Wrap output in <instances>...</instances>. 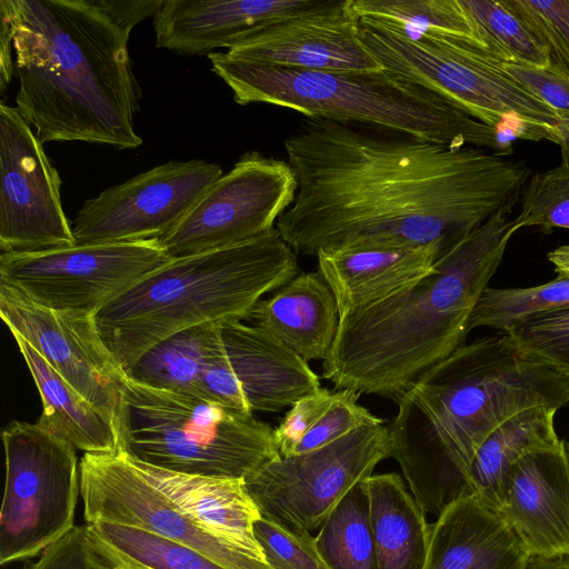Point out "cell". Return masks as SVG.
Here are the masks:
<instances>
[{"label":"cell","instance_id":"6da1fadb","mask_svg":"<svg viewBox=\"0 0 569 569\" xmlns=\"http://www.w3.org/2000/svg\"><path fill=\"white\" fill-rule=\"evenodd\" d=\"M284 149L298 189L276 229L307 256L433 242L445 252L515 204L530 176L482 148L325 118L302 120Z\"/></svg>","mask_w":569,"mask_h":569},{"label":"cell","instance_id":"7a4b0ae2","mask_svg":"<svg viewBox=\"0 0 569 569\" xmlns=\"http://www.w3.org/2000/svg\"><path fill=\"white\" fill-rule=\"evenodd\" d=\"M391 457L423 512L472 496L469 471L487 437L527 409L569 403V378L523 360L506 335L465 343L397 400Z\"/></svg>","mask_w":569,"mask_h":569},{"label":"cell","instance_id":"3957f363","mask_svg":"<svg viewBox=\"0 0 569 569\" xmlns=\"http://www.w3.org/2000/svg\"><path fill=\"white\" fill-rule=\"evenodd\" d=\"M0 14L12 34L16 109L42 143L142 144L130 32L97 0H0Z\"/></svg>","mask_w":569,"mask_h":569},{"label":"cell","instance_id":"277c9868","mask_svg":"<svg viewBox=\"0 0 569 569\" xmlns=\"http://www.w3.org/2000/svg\"><path fill=\"white\" fill-rule=\"evenodd\" d=\"M512 207L501 208L447 249L416 283L340 318L322 378L336 390L396 401L463 346L471 313L519 230L508 218Z\"/></svg>","mask_w":569,"mask_h":569},{"label":"cell","instance_id":"5b68a950","mask_svg":"<svg viewBox=\"0 0 569 569\" xmlns=\"http://www.w3.org/2000/svg\"><path fill=\"white\" fill-rule=\"evenodd\" d=\"M298 274L297 253L274 229L238 244L171 259L94 318L127 373L147 350L177 332L248 319L264 295Z\"/></svg>","mask_w":569,"mask_h":569},{"label":"cell","instance_id":"8992f818","mask_svg":"<svg viewBox=\"0 0 569 569\" xmlns=\"http://www.w3.org/2000/svg\"><path fill=\"white\" fill-rule=\"evenodd\" d=\"M211 71L238 104L269 103L306 118L366 124L453 148L512 153L510 140L429 89L385 69L323 71L281 67L210 52Z\"/></svg>","mask_w":569,"mask_h":569},{"label":"cell","instance_id":"52a82bcc","mask_svg":"<svg viewBox=\"0 0 569 569\" xmlns=\"http://www.w3.org/2000/svg\"><path fill=\"white\" fill-rule=\"evenodd\" d=\"M120 437L140 462L209 478L244 479L280 457L274 429L253 416L128 377Z\"/></svg>","mask_w":569,"mask_h":569},{"label":"cell","instance_id":"ba28073f","mask_svg":"<svg viewBox=\"0 0 569 569\" xmlns=\"http://www.w3.org/2000/svg\"><path fill=\"white\" fill-rule=\"evenodd\" d=\"M360 39L382 69L420 84L507 138L558 143L560 119L486 51L436 36L407 37L358 20Z\"/></svg>","mask_w":569,"mask_h":569},{"label":"cell","instance_id":"9c48e42d","mask_svg":"<svg viewBox=\"0 0 569 569\" xmlns=\"http://www.w3.org/2000/svg\"><path fill=\"white\" fill-rule=\"evenodd\" d=\"M6 482L0 513V563L41 553L74 527L81 497L76 448L39 420L2 431Z\"/></svg>","mask_w":569,"mask_h":569},{"label":"cell","instance_id":"30bf717a","mask_svg":"<svg viewBox=\"0 0 569 569\" xmlns=\"http://www.w3.org/2000/svg\"><path fill=\"white\" fill-rule=\"evenodd\" d=\"M391 450L389 428L367 425L321 448L268 461L244 486L261 517L312 531Z\"/></svg>","mask_w":569,"mask_h":569},{"label":"cell","instance_id":"8fae6325","mask_svg":"<svg viewBox=\"0 0 569 569\" xmlns=\"http://www.w3.org/2000/svg\"><path fill=\"white\" fill-rule=\"evenodd\" d=\"M170 260L158 239L1 252L0 284L51 310L96 316Z\"/></svg>","mask_w":569,"mask_h":569},{"label":"cell","instance_id":"7c38bea8","mask_svg":"<svg viewBox=\"0 0 569 569\" xmlns=\"http://www.w3.org/2000/svg\"><path fill=\"white\" fill-rule=\"evenodd\" d=\"M297 189L288 161L247 152L158 241L170 259H179L268 234Z\"/></svg>","mask_w":569,"mask_h":569},{"label":"cell","instance_id":"4fadbf2b","mask_svg":"<svg viewBox=\"0 0 569 569\" xmlns=\"http://www.w3.org/2000/svg\"><path fill=\"white\" fill-rule=\"evenodd\" d=\"M223 171L204 160L170 161L87 200L72 223L77 244L159 239Z\"/></svg>","mask_w":569,"mask_h":569},{"label":"cell","instance_id":"5bb4252c","mask_svg":"<svg viewBox=\"0 0 569 569\" xmlns=\"http://www.w3.org/2000/svg\"><path fill=\"white\" fill-rule=\"evenodd\" d=\"M80 478L86 522L103 520L141 528L200 551L228 569H273L266 560L206 532L182 515L122 449L83 453Z\"/></svg>","mask_w":569,"mask_h":569},{"label":"cell","instance_id":"9a60e30c","mask_svg":"<svg viewBox=\"0 0 569 569\" xmlns=\"http://www.w3.org/2000/svg\"><path fill=\"white\" fill-rule=\"evenodd\" d=\"M61 178L31 126L0 104V249L31 252L76 244Z\"/></svg>","mask_w":569,"mask_h":569},{"label":"cell","instance_id":"2e32d148","mask_svg":"<svg viewBox=\"0 0 569 569\" xmlns=\"http://www.w3.org/2000/svg\"><path fill=\"white\" fill-rule=\"evenodd\" d=\"M0 316L12 335L29 342L79 393L107 413L120 433L127 373L104 343L94 315L51 310L0 284Z\"/></svg>","mask_w":569,"mask_h":569},{"label":"cell","instance_id":"e0dca14e","mask_svg":"<svg viewBox=\"0 0 569 569\" xmlns=\"http://www.w3.org/2000/svg\"><path fill=\"white\" fill-rule=\"evenodd\" d=\"M234 59L323 71H378L363 46L350 0L322 11L289 18L227 50Z\"/></svg>","mask_w":569,"mask_h":569},{"label":"cell","instance_id":"ac0fdd59","mask_svg":"<svg viewBox=\"0 0 569 569\" xmlns=\"http://www.w3.org/2000/svg\"><path fill=\"white\" fill-rule=\"evenodd\" d=\"M338 0H162L153 16L158 48L182 54L228 50L279 21L327 10Z\"/></svg>","mask_w":569,"mask_h":569},{"label":"cell","instance_id":"d6986e66","mask_svg":"<svg viewBox=\"0 0 569 569\" xmlns=\"http://www.w3.org/2000/svg\"><path fill=\"white\" fill-rule=\"evenodd\" d=\"M498 513L529 555L569 556V452H532L511 469Z\"/></svg>","mask_w":569,"mask_h":569},{"label":"cell","instance_id":"ffe728a7","mask_svg":"<svg viewBox=\"0 0 569 569\" xmlns=\"http://www.w3.org/2000/svg\"><path fill=\"white\" fill-rule=\"evenodd\" d=\"M443 252L439 242L356 247L317 253L340 318L382 301L429 274Z\"/></svg>","mask_w":569,"mask_h":569},{"label":"cell","instance_id":"44dd1931","mask_svg":"<svg viewBox=\"0 0 569 569\" xmlns=\"http://www.w3.org/2000/svg\"><path fill=\"white\" fill-rule=\"evenodd\" d=\"M234 378L249 410L279 412L321 389L308 362L268 331L242 321L221 325Z\"/></svg>","mask_w":569,"mask_h":569},{"label":"cell","instance_id":"7402d4cb","mask_svg":"<svg viewBox=\"0 0 569 569\" xmlns=\"http://www.w3.org/2000/svg\"><path fill=\"white\" fill-rule=\"evenodd\" d=\"M528 556L498 511L470 496L431 525L425 569H522Z\"/></svg>","mask_w":569,"mask_h":569},{"label":"cell","instance_id":"603a6c76","mask_svg":"<svg viewBox=\"0 0 569 569\" xmlns=\"http://www.w3.org/2000/svg\"><path fill=\"white\" fill-rule=\"evenodd\" d=\"M136 463L144 478L202 530L266 560L253 532L260 512L244 479L184 475L138 460Z\"/></svg>","mask_w":569,"mask_h":569},{"label":"cell","instance_id":"cb8c5ba5","mask_svg":"<svg viewBox=\"0 0 569 569\" xmlns=\"http://www.w3.org/2000/svg\"><path fill=\"white\" fill-rule=\"evenodd\" d=\"M248 319L308 362L327 359L340 315L332 290L316 271L299 273L258 301Z\"/></svg>","mask_w":569,"mask_h":569},{"label":"cell","instance_id":"d4e9b609","mask_svg":"<svg viewBox=\"0 0 569 569\" xmlns=\"http://www.w3.org/2000/svg\"><path fill=\"white\" fill-rule=\"evenodd\" d=\"M42 401L39 421L84 453L121 449L114 421L79 393L29 342L12 335Z\"/></svg>","mask_w":569,"mask_h":569},{"label":"cell","instance_id":"484cf974","mask_svg":"<svg viewBox=\"0 0 569 569\" xmlns=\"http://www.w3.org/2000/svg\"><path fill=\"white\" fill-rule=\"evenodd\" d=\"M362 487L379 569H425L431 525L398 473L372 475Z\"/></svg>","mask_w":569,"mask_h":569},{"label":"cell","instance_id":"4316f807","mask_svg":"<svg viewBox=\"0 0 569 569\" xmlns=\"http://www.w3.org/2000/svg\"><path fill=\"white\" fill-rule=\"evenodd\" d=\"M557 411L548 406L533 407L493 430L470 467L472 496L497 511L512 467L527 455L557 449L565 442L555 428Z\"/></svg>","mask_w":569,"mask_h":569},{"label":"cell","instance_id":"83f0119b","mask_svg":"<svg viewBox=\"0 0 569 569\" xmlns=\"http://www.w3.org/2000/svg\"><path fill=\"white\" fill-rule=\"evenodd\" d=\"M89 545L107 569H228L190 547L141 528L86 522Z\"/></svg>","mask_w":569,"mask_h":569},{"label":"cell","instance_id":"f1b7e54d","mask_svg":"<svg viewBox=\"0 0 569 569\" xmlns=\"http://www.w3.org/2000/svg\"><path fill=\"white\" fill-rule=\"evenodd\" d=\"M350 10L358 20L378 21L407 37H442L487 52L460 0H350Z\"/></svg>","mask_w":569,"mask_h":569},{"label":"cell","instance_id":"f546056e","mask_svg":"<svg viewBox=\"0 0 569 569\" xmlns=\"http://www.w3.org/2000/svg\"><path fill=\"white\" fill-rule=\"evenodd\" d=\"M221 323L177 332L147 350L127 371L134 382L202 398L201 376L209 340Z\"/></svg>","mask_w":569,"mask_h":569},{"label":"cell","instance_id":"4dcf8cb0","mask_svg":"<svg viewBox=\"0 0 569 569\" xmlns=\"http://www.w3.org/2000/svg\"><path fill=\"white\" fill-rule=\"evenodd\" d=\"M316 543L329 569H379L369 501L361 482L322 522Z\"/></svg>","mask_w":569,"mask_h":569},{"label":"cell","instance_id":"1f68e13d","mask_svg":"<svg viewBox=\"0 0 569 569\" xmlns=\"http://www.w3.org/2000/svg\"><path fill=\"white\" fill-rule=\"evenodd\" d=\"M495 60L547 67V49L503 0H460Z\"/></svg>","mask_w":569,"mask_h":569},{"label":"cell","instance_id":"d6a6232c","mask_svg":"<svg viewBox=\"0 0 569 569\" xmlns=\"http://www.w3.org/2000/svg\"><path fill=\"white\" fill-rule=\"evenodd\" d=\"M569 306V278L557 277L528 288L487 287L469 320V331L479 327L501 329L528 316Z\"/></svg>","mask_w":569,"mask_h":569},{"label":"cell","instance_id":"836d02e7","mask_svg":"<svg viewBox=\"0 0 569 569\" xmlns=\"http://www.w3.org/2000/svg\"><path fill=\"white\" fill-rule=\"evenodd\" d=\"M503 333L523 360L569 378V306L522 318Z\"/></svg>","mask_w":569,"mask_h":569},{"label":"cell","instance_id":"e575fe53","mask_svg":"<svg viewBox=\"0 0 569 569\" xmlns=\"http://www.w3.org/2000/svg\"><path fill=\"white\" fill-rule=\"evenodd\" d=\"M521 196L520 213L515 219L519 230L525 227H539L546 232L569 229V160L535 173Z\"/></svg>","mask_w":569,"mask_h":569},{"label":"cell","instance_id":"d590c367","mask_svg":"<svg viewBox=\"0 0 569 569\" xmlns=\"http://www.w3.org/2000/svg\"><path fill=\"white\" fill-rule=\"evenodd\" d=\"M547 49L550 64L569 77V0H503Z\"/></svg>","mask_w":569,"mask_h":569},{"label":"cell","instance_id":"8d00e7d4","mask_svg":"<svg viewBox=\"0 0 569 569\" xmlns=\"http://www.w3.org/2000/svg\"><path fill=\"white\" fill-rule=\"evenodd\" d=\"M253 532L273 569H329L310 531L288 528L260 516Z\"/></svg>","mask_w":569,"mask_h":569},{"label":"cell","instance_id":"74e56055","mask_svg":"<svg viewBox=\"0 0 569 569\" xmlns=\"http://www.w3.org/2000/svg\"><path fill=\"white\" fill-rule=\"evenodd\" d=\"M359 396L349 389L335 391L331 405L305 435L292 456L327 446L360 427L383 423L381 418L358 403Z\"/></svg>","mask_w":569,"mask_h":569},{"label":"cell","instance_id":"f35d334b","mask_svg":"<svg viewBox=\"0 0 569 569\" xmlns=\"http://www.w3.org/2000/svg\"><path fill=\"white\" fill-rule=\"evenodd\" d=\"M493 62L529 93L546 104L560 120L569 119V77L551 64L533 67L495 60Z\"/></svg>","mask_w":569,"mask_h":569},{"label":"cell","instance_id":"ab89813d","mask_svg":"<svg viewBox=\"0 0 569 569\" xmlns=\"http://www.w3.org/2000/svg\"><path fill=\"white\" fill-rule=\"evenodd\" d=\"M333 391L321 388L300 398L274 428L280 457L292 456L296 447L331 405Z\"/></svg>","mask_w":569,"mask_h":569},{"label":"cell","instance_id":"60d3db41","mask_svg":"<svg viewBox=\"0 0 569 569\" xmlns=\"http://www.w3.org/2000/svg\"><path fill=\"white\" fill-rule=\"evenodd\" d=\"M24 569H107L89 545L87 526H74Z\"/></svg>","mask_w":569,"mask_h":569},{"label":"cell","instance_id":"b9f144b4","mask_svg":"<svg viewBox=\"0 0 569 569\" xmlns=\"http://www.w3.org/2000/svg\"><path fill=\"white\" fill-rule=\"evenodd\" d=\"M162 0L117 1L97 0L126 30L131 32L141 20L154 16Z\"/></svg>","mask_w":569,"mask_h":569},{"label":"cell","instance_id":"7bdbcfd3","mask_svg":"<svg viewBox=\"0 0 569 569\" xmlns=\"http://www.w3.org/2000/svg\"><path fill=\"white\" fill-rule=\"evenodd\" d=\"M0 89L1 92H3L16 71L14 61H12L10 52V48L12 47L11 28L7 18L2 14H0Z\"/></svg>","mask_w":569,"mask_h":569},{"label":"cell","instance_id":"ee69618b","mask_svg":"<svg viewBox=\"0 0 569 569\" xmlns=\"http://www.w3.org/2000/svg\"><path fill=\"white\" fill-rule=\"evenodd\" d=\"M522 569H569V556L529 555Z\"/></svg>","mask_w":569,"mask_h":569},{"label":"cell","instance_id":"f6af8a7d","mask_svg":"<svg viewBox=\"0 0 569 569\" xmlns=\"http://www.w3.org/2000/svg\"><path fill=\"white\" fill-rule=\"evenodd\" d=\"M558 277L569 278V243L562 244L548 253Z\"/></svg>","mask_w":569,"mask_h":569},{"label":"cell","instance_id":"bcb514c9","mask_svg":"<svg viewBox=\"0 0 569 569\" xmlns=\"http://www.w3.org/2000/svg\"><path fill=\"white\" fill-rule=\"evenodd\" d=\"M558 146L561 151V160H569V119L560 120L557 127Z\"/></svg>","mask_w":569,"mask_h":569},{"label":"cell","instance_id":"7dc6e473","mask_svg":"<svg viewBox=\"0 0 569 569\" xmlns=\"http://www.w3.org/2000/svg\"><path fill=\"white\" fill-rule=\"evenodd\" d=\"M566 445H567V449H568V452H569V442H566Z\"/></svg>","mask_w":569,"mask_h":569}]
</instances>
